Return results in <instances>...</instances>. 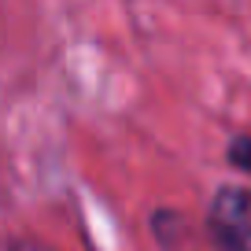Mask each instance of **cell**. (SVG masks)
<instances>
[{
	"mask_svg": "<svg viewBox=\"0 0 251 251\" xmlns=\"http://www.w3.org/2000/svg\"><path fill=\"white\" fill-rule=\"evenodd\" d=\"M203 233L214 251H251V185H222L214 192Z\"/></svg>",
	"mask_w": 251,
	"mask_h": 251,
	"instance_id": "6da1fadb",
	"label": "cell"
},
{
	"mask_svg": "<svg viewBox=\"0 0 251 251\" xmlns=\"http://www.w3.org/2000/svg\"><path fill=\"white\" fill-rule=\"evenodd\" d=\"M151 236L159 240L163 251H188V244H192V226H188V218L181 211L163 207V211L151 214Z\"/></svg>",
	"mask_w": 251,
	"mask_h": 251,
	"instance_id": "7a4b0ae2",
	"label": "cell"
},
{
	"mask_svg": "<svg viewBox=\"0 0 251 251\" xmlns=\"http://www.w3.org/2000/svg\"><path fill=\"white\" fill-rule=\"evenodd\" d=\"M226 163L251 177V133H236L233 141L226 144Z\"/></svg>",
	"mask_w": 251,
	"mask_h": 251,
	"instance_id": "3957f363",
	"label": "cell"
},
{
	"mask_svg": "<svg viewBox=\"0 0 251 251\" xmlns=\"http://www.w3.org/2000/svg\"><path fill=\"white\" fill-rule=\"evenodd\" d=\"M8 251H55V248H48V244H41V240H15Z\"/></svg>",
	"mask_w": 251,
	"mask_h": 251,
	"instance_id": "277c9868",
	"label": "cell"
}]
</instances>
